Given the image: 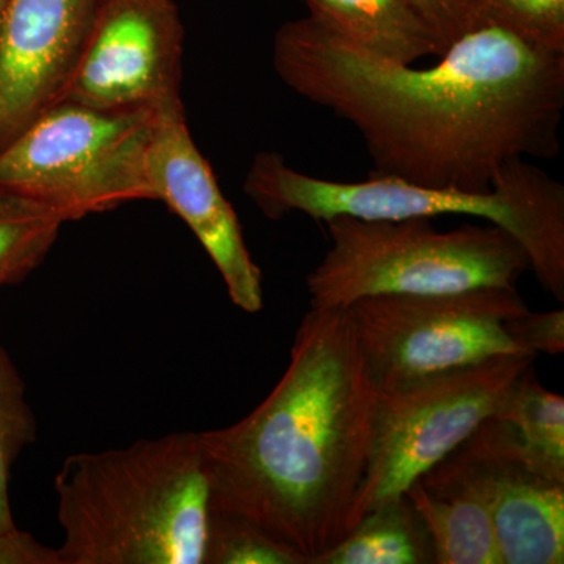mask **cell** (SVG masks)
<instances>
[{"label": "cell", "mask_w": 564, "mask_h": 564, "mask_svg": "<svg viewBox=\"0 0 564 564\" xmlns=\"http://www.w3.org/2000/svg\"><path fill=\"white\" fill-rule=\"evenodd\" d=\"M63 223L50 207L0 185V289L25 280L44 261Z\"/></svg>", "instance_id": "e0dca14e"}, {"label": "cell", "mask_w": 564, "mask_h": 564, "mask_svg": "<svg viewBox=\"0 0 564 564\" xmlns=\"http://www.w3.org/2000/svg\"><path fill=\"white\" fill-rule=\"evenodd\" d=\"M484 20L540 50L564 54V0H478Z\"/></svg>", "instance_id": "ffe728a7"}, {"label": "cell", "mask_w": 564, "mask_h": 564, "mask_svg": "<svg viewBox=\"0 0 564 564\" xmlns=\"http://www.w3.org/2000/svg\"><path fill=\"white\" fill-rule=\"evenodd\" d=\"M345 311L378 391L525 352L507 332L529 311L516 289L366 296Z\"/></svg>", "instance_id": "ba28073f"}, {"label": "cell", "mask_w": 564, "mask_h": 564, "mask_svg": "<svg viewBox=\"0 0 564 564\" xmlns=\"http://www.w3.org/2000/svg\"><path fill=\"white\" fill-rule=\"evenodd\" d=\"M419 480L478 497L491 514L503 564L564 563V481L530 459L502 419H486Z\"/></svg>", "instance_id": "9c48e42d"}, {"label": "cell", "mask_w": 564, "mask_h": 564, "mask_svg": "<svg viewBox=\"0 0 564 564\" xmlns=\"http://www.w3.org/2000/svg\"><path fill=\"white\" fill-rule=\"evenodd\" d=\"M148 176L155 202L180 215L203 245L231 302L245 313H259L263 306L261 269L252 261L236 210L188 131L184 107L159 111Z\"/></svg>", "instance_id": "8fae6325"}, {"label": "cell", "mask_w": 564, "mask_h": 564, "mask_svg": "<svg viewBox=\"0 0 564 564\" xmlns=\"http://www.w3.org/2000/svg\"><path fill=\"white\" fill-rule=\"evenodd\" d=\"M340 39L384 61L414 65L441 57L440 41L410 0H300Z\"/></svg>", "instance_id": "4fadbf2b"}, {"label": "cell", "mask_w": 564, "mask_h": 564, "mask_svg": "<svg viewBox=\"0 0 564 564\" xmlns=\"http://www.w3.org/2000/svg\"><path fill=\"white\" fill-rule=\"evenodd\" d=\"M404 494L430 534L434 564H503L491 514L473 492L415 480Z\"/></svg>", "instance_id": "5bb4252c"}, {"label": "cell", "mask_w": 564, "mask_h": 564, "mask_svg": "<svg viewBox=\"0 0 564 564\" xmlns=\"http://www.w3.org/2000/svg\"><path fill=\"white\" fill-rule=\"evenodd\" d=\"M311 564H434L433 545L406 494L392 497Z\"/></svg>", "instance_id": "9a60e30c"}, {"label": "cell", "mask_w": 564, "mask_h": 564, "mask_svg": "<svg viewBox=\"0 0 564 564\" xmlns=\"http://www.w3.org/2000/svg\"><path fill=\"white\" fill-rule=\"evenodd\" d=\"M437 58L430 68L384 61L311 17L273 40L282 84L350 122L370 176L488 192L508 163L558 158L564 54L484 20Z\"/></svg>", "instance_id": "6da1fadb"}, {"label": "cell", "mask_w": 564, "mask_h": 564, "mask_svg": "<svg viewBox=\"0 0 564 564\" xmlns=\"http://www.w3.org/2000/svg\"><path fill=\"white\" fill-rule=\"evenodd\" d=\"M101 0H7L0 17V150L57 104Z\"/></svg>", "instance_id": "7c38bea8"}, {"label": "cell", "mask_w": 564, "mask_h": 564, "mask_svg": "<svg viewBox=\"0 0 564 564\" xmlns=\"http://www.w3.org/2000/svg\"><path fill=\"white\" fill-rule=\"evenodd\" d=\"M377 399L347 311L311 307L272 393L242 421L199 433L210 510L251 522L311 564L348 533Z\"/></svg>", "instance_id": "7a4b0ae2"}, {"label": "cell", "mask_w": 564, "mask_h": 564, "mask_svg": "<svg viewBox=\"0 0 564 564\" xmlns=\"http://www.w3.org/2000/svg\"><path fill=\"white\" fill-rule=\"evenodd\" d=\"M0 564H61L57 549L47 547L31 533L13 529L0 532Z\"/></svg>", "instance_id": "603a6c76"}, {"label": "cell", "mask_w": 564, "mask_h": 564, "mask_svg": "<svg viewBox=\"0 0 564 564\" xmlns=\"http://www.w3.org/2000/svg\"><path fill=\"white\" fill-rule=\"evenodd\" d=\"M533 370L518 378L494 415L513 426L543 473L564 481V399L544 389Z\"/></svg>", "instance_id": "2e32d148"}, {"label": "cell", "mask_w": 564, "mask_h": 564, "mask_svg": "<svg viewBox=\"0 0 564 564\" xmlns=\"http://www.w3.org/2000/svg\"><path fill=\"white\" fill-rule=\"evenodd\" d=\"M507 332L522 351L562 355L564 351V311L527 313L507 322Z\"/></svg>", "instance_id": "7402d4cb"}, {"label": "cell", "mask_w": 564, "mask_h": 564, "mask_svg": "<svg viewBox=\"0 0 564 564\" xmlns=\"http://www.w3.org/2000/svg\"><path fill=\"white\" fill-rule=\"evenodd\" d=\"M61 564H204L210 488L199 433L65 458Z\"/></svg>", "instance_id": "3957f363"}, {"label": "cell", "mask_w": 564, "mask_h": 564, "mask_svg": "<svg viewBox=\"0 0 564 564\" xmlns=\"http://www.w3.org/2000/svg\"><path fill=\"white\" fill-rule=\"evenodd\" d=\"M204 564H307V558L251 522L210 510Z\"/></svg>", "instance_id": "d6986e66"}, {"label": "cell", "mask_w": 564, "mask_h": 564, "mask_svg": "<svg viewBox=\"0 0 564 564\" xmlns=\"http://www.w3.org/2000/svg\"><path fill=\"white\" fill-rule=\"evenodd\" d=\"M35 433L24 381L9 355L0 348V532L17 529L10 510V470L22 448L35 441Z\"/></svg>", "instance_id": "ac0fdd59"}, {"label": "cell", "mask_w": 564, "mask_h": 564, "mask_svg": "<svg viewBox=\"0 0 564 564\" xmlns=\"http://www.w3.org/2000/svg\"><path fill=\"white\" fill-rule=\"evenodd\" d=\"M184 28L174 0H101L58 102L104 110L182 106Z\"/></svg>", "instance_id": "30bf717a"}, {"label": "cell", "mask_w": 564, "mask_h": 564, "mask_svg": "<svg viewBox=\"0 0 564 564\" xmlns=\"http://www.w3.org/2000/svg\"><path fill=\"white\" fill-rule=\"evenodd\" d=\"M158 115L55 104L0 150V185L65 223L154 199L148 155Z\"/></svg>", "instance_id": "8992f818"}, {"label": "cell", "mask_w": 564, "mask_h": 564, "mask_svg": "<svg viewBox=\"0 0 564 564\" xmlns=\"http://www.w3.org/2000/svg\"><path fill=\"white\" fill-rule=\"evenodd\" d=\"M243 192L270 220L291 214L321 223L340 215L367 221L484 218L522 245L538 281L556 302H564V185L530 162L508 163L491 191L466 192L384 176L322 180L292 169L276 152H258Z\"/></svg>", "instance_id": "277c9868"}, {"label": "cell", "mask_w": 564, "mask_h": 564, "mask_svg": "<svg viewBox=\"0 0 564 564\" xmlns=\"http://www.w3.org/2000/svg\"><path fill=\"white\" fill-rule=\"evenodd\" d=\"M430 25L443 54L464 33L484 22L478 0H410Z\"/></svg>", "instance_id": "44dd1931"}, {"label": "cell", "mask_w": 564, "mask_h": 564, "mask_svg": "<svg viewBox=\"0 0 564 564\" xmlns=\"http://www.w3.org/2000/svg\"><path fill=\"white\" fill-rule=\"evenodd\" d=\"M332 247L306 280L314 310H345L375 295L516 289L530 269L522 245L500 226L437 231L429 218L325 221Z\"/></svg>", "instance_id": "5b68a950"}, {"label": "cell", "mask_w": 564, "mask_h": 564, "mask_svg": "<svg viewBox=\"0 0 564 564\" xmlns=\"http://www.w3.org/2000/svg\"><path fill=\"white\" fill-rule=\"evenodd\" d=\"M536 355L514 352L378 391L372 447L348 532L378 505L400 496L497 413Z\"/></svg>", "instance_id": "52a82bcc"}, {"label": "cell", "mask_w": 564, "mask_h": 564, "mask_svg": "<svg viewBox=\"0 0 564 564\" xmlns=\"http://www.w3.org/2000/svg\"><path fill=\"white\" fill-rule=\"evenodd\" d=\"M7 0H0V17H2V11L6 9Z\"/></svg>", "instance_id": "cb8c5ba5"}]
</instances>
